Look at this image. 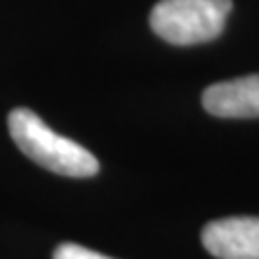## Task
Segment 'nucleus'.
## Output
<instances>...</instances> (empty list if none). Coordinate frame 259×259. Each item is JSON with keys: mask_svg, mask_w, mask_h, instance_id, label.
Wrapping results in <instances>:
<instances>
[{"mask_svg": "<svg viewBox=\"0 0 259 259\" xmlns=\"http://www.w3.org/2000/svg\"><path fill=\"white\" fill-rule=\"evenodd\" d=\"M52 259H112V257H106V255L97 253V250L74 244V242H65V244L56 246Z\"/></svg>", "mask_w": 259, "mask_h": 259, "instance_id": "nucleus-5", "label": "nucleus"}, {"mask_svg": "<svg viewBox=\"0 0 259 259\" xmlns=\"http://www.w3.org/2000/svg\"><path fill=\"white\" fill-rule=\"evenodd\" d=\"M201 240L216 259H259V218L231 216L203 227Z\"/></svg>", "mask_w": 259, "mask_h": 259, "instance_id": "nucleus-3", "label": "nucleus"}, {"mask_svg": "<svg viewBox=\"0 0 259 259\" xmlns=\"http://www.w3.org/2000/svg\"><path fill=\"white\" fill-rule=\"evenodd\" d=\"M231 0H160L151 9L149 26L173 46H197L225 30Z\"/></svg>", "mask_w": 259, "mask_h": 259, "instance_id": "nucleus-2", "label": "nucleus"}, {"mask_svg": "<svg viewBox=\"0 0 259 259\" xmlns=\"http://www.w3.org/2000/svg\"><path fill=\"white\" fill-rule=\"evenodd\" d=\"M9 132L24 156L56 175L93 177L100 171V162L91 151L67 136L56 134L28 108H13L9 112Z\"/></svg>", "mask_w": 259, "mask_h": 259, "instance_id": "nucleus-1", "label": "nucleus"}, {"mask_svg": "<svg viewBox=\"0 0 259 259\" xmlns=\"http://www.w3.org/2000/svg\"><path fill=\"white\" fill-rule=\"evenodd\" d=\"M203 108L221 119L259 117V74L209 84L203 91Z\"/></svg>", "mask_w": 259, "mask_h": 259, "instance_id": "nucleus-4", "label": "nucleus"}]
</instances>
